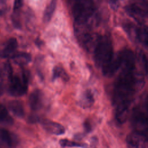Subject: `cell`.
I'll return each mask as SVG.
<instances>
[{
  "mask_svg": "<svg viewBox=\"0 0 148 148\" xmlns=\"http://www.w3.org/2000/svg\"><path fill=\"white\" fill-rule=\"evenodd\" d=\"M120 73L115 82L113 105L117 121L123 123L127 120L129 107L135 93L143 85V73L136 68V59L130 50L120 52Z\"/></svg>",
  "mask_w": 148,
  "mask_h": 148,
  "instance_id": "cell-1",
  "label": "cell"
},
{
  "mask_svg": "<svg viewBox=\"0 0 148 148\" xmlns=\"http://www.w3.org/2000/svg\"><path fill=\"white\" fill-rule=\"evenodd\" d=\"M95 5L91 0H75L72 12L75 24L87 26L95 12Z\"/></svg>",
  "mask_w": 148,
  "mask_h": 148,
  "instance_id": "cell-2",
  "label": "cell"
},
{
  "mask_svg": "<svg viewBox=\"0 0 148 148\" xmlns=\"http://www.w3.org/2000/svg\"><path fill=\"white\" fill-rule=\"evenodd\" d=\"M113 56V46L110 38L107 36L99 37L94 51L95 65L102 68L110 61Z\"/></svg>",
  "mask_w": 148,
  "mask_h": 148,
  "instance_id": "cell-3",
  "label": "cell"
},
{
  "mask_svg": "<svg viewBox=\"0 0 148 148\" xmlns=\"http://www.w3.org/2000/svg\"><path fill=\"white\" fill-rule=\"evenodd\" d=\"M28 74L26 71H23L21 76L13 74L9 80V94L14 97H20L25 94L28 89Z\"/></svg>",
  "mask_w": 148,
  "mask_h": 148,
  "instance_id": "cell-4",
  "label": "cell"
},
{
  "mask_svg": "<svg viewBox=\"0 0 148 148\" xmlns=\"http://www.w3.org/2000/svg\"><path fill=\"white\" fill-rule=\"evenodd\" d=\"M131 124L135 132L148 135V114L138 109L134 110Z\"/></svg>",
  "mask_w": 148,
  "mask_h": 148,
  "instance_id": "cell-5",
  "label": "cell"
},
{
  "mask_svg": "<svg viewBox=\"0 0 148 148\" xmlns=\"http://www.w3.org/2000/svg\"><path fill=\"white\" fill-rule=\"evenodd\" d=\"M127 13L140 23H142L145 16L148 13V8L143 1H134L126 8Z\"/></svg>",
  "mask_w": 148,
  "mask_h": 148,
  "instance_id": "cell-6",
  "label": "cell"
},
{
  "mask_svg": "<svg viewBox=\"0 0 148 148\" xmlns=\"http://www.w3.org/2000/svg\"><path fill=\"white\" fill-rule=\"evenodd\" d=\"M127 143L132 147H148V138L146 135L134 132L127 137Z\"/></svg>",
  "mask_w": 148,
  "mask_h": 148,
  "instance_id": "cell-7",
  "label": "cell"
},
{
  "mask_svg": "<svg viewBox=\"0 0 148 148\" xmlns=\"http://www.w3.org/2000/svg\"><path fill=\"white\" fill-rule=\"evenodd\" d=\"M18 143V138L15 134L8 130L0 128V147H13Z\"/></svg>",
  "mask_w": 148,
  "mask_h": 148,
  "instance_id": "cell-8",
  "label": "cell"
},
{
  "mask_svg": "<svg viewBox=\"0 0 148 148\" xmlns=\"http://www.w3.org/2000/svg\"><path fill=\"white\" fill-rule=\"evenodd\" d=\"M121 66V56L120 53L114 54L110 61L103 66L102 71L103 74L106 76H112L115 72L120 68Z\"/></svg>",
  "mask_w": 148,
  "mask_h": 148,
  "instance_id": "cell-9",
  "label": "cell"
},
{
  "mask_svg": "<svg viewBox=\"0 0 148 148\" xmlns=\"http://www.w3.org/2000/svg\"><path fill=\"white\" fill-rule=\"evenodd\" d=\"M17 46V39L10 38L0 47V57L3 58H12L16 53Z\"/></svg>",
  "mask_w": 148,
  "mask_h": 148,
  "instance_id": "cell-10",
  "label": "cell"
},
{
  "mask_svg": "<svg viewBox=\"0 0 148 148\" xmlns=\"http://www.w3.org/2000/svg\"><path fill=\"white\" fill-rule=\"evenodd\" d=\"M40 124L42 128L47 132L60 135L64 134L65 130L63 125L57 122L50 120L49 119H43L40 121Z\"/></svg>",
  "mask_w": 148,
  "mask_h": 148,
  "instance_id": "cell-11",
  "label": "cell"
},
{
  "mask_svg": "<svg viewBox=\"0 0 148 148\" xmlns=\"http://www.w3.org/2000/svg\"><path fill=\"white\" fill-rule=\"evenodd\" d=\"M30 108L33 110H38L41 109L43 104V94L39 90L33 91L29 97Z\"/></svg>",
  "mask_w": 148,
  "mask_h": 148,
  "instance_id": "cell-12",
  "label": "cell"
},
{
  "mask_svg": "<svg viewBox=\"0 0 148 148\" xmlns=\"http://www.w3.org/2000/svg\"><path fill=\"white\" fill-rule=\"evenodd\" d=\"M135 35L138 40L144 46L148 47V27L143 23L135 28Z\"/></svg>",
  "mask_w": 148,
  "mask_h": 148,
  "instance_id": "cell-13",
  "label": "cell"
},
{
  "mask_svg": "<svg viewBox=\"0 0 148 148\" xmlns=\"http://www.w3.org/2000/svg\"><path fill=\"white\" fill-rule=\"evenodd\" d=\"M8 108L13 114L18 118L24 116V109L21 102L18 100H12L8 103Z\"/></svg>",
  "mask_w": 148,
  "mask_h": 148,
  "instance_id": "cell-14",
  "label": "cell"
},
{
  "mask_svg": "<svg viewBox=\"0 0 148 148\" xmlns=\"http://www.w3.org/2000/svg\"><path fill=\"white\" fill-rule=\"evenodd\" d=\"M13 123V119L9 114L5 106L0 103V124L10 125Z\"/></svg>",
  "mask_w": 148,
  "mask_h": 148,
  "instance_id": "cell-15",
  "label": "cell"
},
{
  "mask_svg": "<svg viewBox=\"0 0 148 148\" xmlns=\"http://www.w3.org/2000/svg\"><path fill=\"white\" fill-rule=\"evenodd\" d=\"M57 5V0H51L50 3L47 6L43 14V21L45 23H48L51 20L53 13L55 11Z\"/></svg>",
  "mask_w": 148,
  "mask_h": 148,
  "instance_id": "cell-16",
  "label": "cell"
},
{
  "mask_svg": "<svg viewBox=\"0 0 148 148\" xmlns=\"http://www.w3.org/2000/svg\"><path fill=\"white\" fill-rule=\"evenodd\" d=\"M94 102V98L92 93L90 90H87L83 94L80 105L84 108H88L93 105Z\"/></svg>",
  "mask_w": 148,
  "mask_h": 148,
  "instance_id": "cell-17",
  "label": "cell"
},
{
  "mask_svg": "<svg viewBox=\"0 0 148 148\" xmlns=\"http://www.w3.org/2000/svg\"><path fill=\"white\" fill-rule=\"evenodd\" d=\"M12 58L16 63L19 65L27 64L31 61V60L30 55L25 53H16Z\"/></svg>",
  "mask_w": 148,
  "mask_h": 148,
  "instance_id": "cell-18",
  "label": "cell"
},
{
  "mask_svg": "<svg viewBox=\"0 0 148 148\" xmlns=\"http://www.w3.org/2000/svg\"><path fill=\"white\" fill-rule=\"evenodd\" d=\"M57 78H61L65 82H67L69 79L65 71L59 66H55L53 71V79H56Z\"/></svg>",
  "mask_w": 148,
  "mask_h": 148,
  "instance_id": "cell-19",
  "label": "cell"
},
{
  "mask_svg": "<svg viewBox=\"0 0 148 148\" xmlns=\"http://www.w3.org/2000/svg\"><path fill=\"white\" fill-rule=\"evenodd\" d=\"M60 145L62 147H75V146H81V145L75 142L68 140L67 139H62L59 142Z\"/></svg>",
  "mask_w": 148,
  "mask_h": 148,
  "instance_id": "cell-20",
  "label": "cell"
},
{
  "mask_svg": "<svg viewBox=\"0 0 148 148\" xmlns=\"http://www.w3.org/2000/svg\"><path fill=\"white\" fill-rule=\"evenodd\" d=\"M23 1L22 0H15L13 5V10L14 12H17L22 6Z\"/></svg>",
  "mask_w": 148,
  "mask_h": 148,
  "instance_id": "cell-21",
  "label": "cell"
},
{
  "mask_svg": "<svg viewBox=\"0 0 148 148\" xmlns=\"http://www.w3.org/2000/svg\"><path fill=\"white\" fill-rule=\"evenodd\" d=\"M111 7L113 9H116L119 5V0H109Z\"/></svg>",
  "mask_w": 148,
  "mask_h": 148,
  "instance_id": "cell-22",
  "label": "cell"
},
{
  "mask_svg": "<svg viewBox=\"0 0 148 148\" xmlns=\"http://www.w3.org/2000/svg\"><path fill=\"white\" fill-rule=\"evenodd\" d=\"M4 90H5V87H4L3 83L2 81H0V97L3 94Z\"/></svg>",
  "mask_w": 148,
  "mask_h": 148,
  "instance_id": "cell-23",
  "label": "cell"
},
{
  "mask_svg": "<svg viewBox=\"0 0 148 148\" xmlns=\"http://www.w3.org/2000/svg\"><path fill=\"white\" fill-rule=\"evenodd\" d=\"M144 105L145 108L146 109L147 112H148V94L145 97L144 99Z\"/></svg>",
  "mask_w": 148,
  "mask_h": 148,
  "instance_id": "cell-24",
  "label": "cell"
},
{
  "mask_svg": "<svg viewBox=\"0 0 148 148\" xmlns=\"http://www.w3.org/2000/svg\"><path fill=\"white\" fill-rule=\"evenodd\" d=\"M146 74H148V55L146 56Z\"/></svg>",
  "mask_w": 148,
  "mask_h": 148,
  "instance_id": "cell-25",
  "label": "cell"
},
{
  "mask_svg": "<svg viewBox=\"0 0 148 148\" xmlns=\"http://www.w3.org/2000/svg\"><path fill=\"white\" fill-rule=\"evenodd\" d=\"M6 1V0H0L1 3H4Z\"/></svg>",
  "mask_w": 148,
  "mask_h": 148,
  "instance_id": "cell-26",
  "label": "cell"
}]
</instances>
